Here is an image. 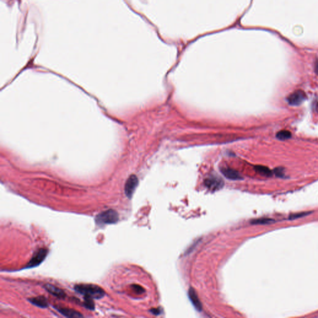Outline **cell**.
<instances>
[{
  "label": "cell",
  "instance_id": "cell-1",
  "mask_svg": "<svg viewBox=\"0 0 318 318\" xmlns=\"http://www.w3.org/2000/svg\"><path fill=\"white\" fill-rule=\"evenodd\" d=\"M74 290L83 295L84 298L100 299L105 295L104 291L99 286L93 284H79L74 286Z\"/></svg>",
  "mask_w": 318,
  "mask_h": 318
},
{
  "label": "cell",
  "instance_id": "cell-2",
  "mask_svg": "<svg viewBox=\"0 0 318 318\" xmlns=\"http://www.w3.org/2000/svg\"><path fill=\"white\" fill-rule=\"evenodd\" d=\"M119 220L118 213L114 209H110L98 214L95 218L96 224L99 226L114 224Z\"/></svg>",
  "mask_w": 318,
  "mask_h": 318
},
{
  "label": "cell",
  "instance_id": "cell-3",
  "mask_svg": "<svg viewBox=\"0 0 318 318\" xmlns=\"http://www.w3.org/2000/svg\"><path fill=\"white\" fill-rule=\"evenodd\" d=\"M47 254H48L47 249L43 248L39 249L34 254L31 259L28 263L25 268L31 269L39 265L45 260Z\"/></svg>",
  "mask_w": 318,
  "mask_h": 318
},
{
  "label": "cell",
  "instance_id": "cell-4",
  "mask_svg": "<svg viewBox=\"0 0 318 318\" xmlns=\"http://www.w3.org/2000/svg\"><path fill=\"white\" fill-rule=\"evenodd\" d=\"M138 183H139L138 179L134 175H131L127 180L125 184L124 191L126 195L129 198H131V197L133 196L138 185Z\"/></svg>",
  "mask_w": 318,
  "mask_h": 318
},
{
  "label": "cell",
  "instance_id": "cell-5",
  "mask_svg": "<svg viewBox=\"0 0 318 318\" xmlns=\"http://www.w3.org/2000/svg\"><path fill=\"white\" fill-rule=\"evenodd\" d=\"M306 99V94L304 91L297 90L292 93L287 99L288 103L291 106H298Z\"/></svg>",
  "mask_w": 318,
  "mask_h": 318
},
{
  "label": "cell",
  "instance_id": "cell-6",
  "mask_svg": "<svg viewBox=\"0 0 318 318\" xmlns=\"http://www.w3.org/2000/svg\"><path fill=\"white\" fill-rule=\"evenodd\" d=\"M204 184L207 188L211 190H217L221 189L223 185V180L218 177L210 176L204 180Z\"/></svg>",
  "mask_w": 318,
  "mask_h": 318
},
{
  "label": "cell",
  "instance_id": "cell-7",
  "mask_svg": "<svg viewBox=\"0 0 318 318\" xmlns=\"http://www.w3.org/2000/svg\"><path fill=\"white\" fill-rule=\"evenodd\" d=\"M188 296L192 305L195 308V309L198 311H201L202 310L201 303L198 296L196 292L191 287L189 288L188 290Z\"/></svg>",
  "mask_w": 318,
  "mask_h": 318
},
{
  "label": "cell",
  "instance_id": "cell-8",
  "mask_svg": "<svg viewBox=\"0 0 318 318\" xmlns=\"http://www.w3.org/2000/svg\"><path fill=\"white\" fill-rule=\"evenodd\" d=\"M44 288L49 293L58 298H64L66 296L65 293L62 290L52 285L46 284L44 285Z\"/></svg>",
  "mask_w": 318,
  "mask_h": 318
},
{
  "label": "cell",
  "instance_id": "cell-9",
  "mask_svg": "<svg viewBox=\"0 0 318 318\" xmlns=\"http://www.w3.org/2000/svg\"><path fill=\"white\" fill-rule=\"evenodd\" d=\"M222 174L224 176H225L227 179L232 180H239L242 179V177L240 174L233 169L229 168H223L221 170Z\"/></svg>",
  "mask_w": 318,
  "mask_h": 318
},
{
  "label": "cell",
  "instance_id": "cell-10",
  "mask_svg": "<svg viewBox=\"0 0 318 318\" xmlns=\"http://www.w3.org/2000/svg\"><path fill=\"white\" fill-rule=\"evenodd\" d=\"M55 309L62 315L67 318H80L83 317V315L73 310L64 308H55Z\"/></svg>",
  "mask_w": 318,
  "mask_h": 318
},
{
  "label": "cell",
  "instance_id": "cell-11",
  "mask_svg": "<svg viewBox=\"0 0 318 318\" xmlns=\"http://www.w3.org/2000/svg\"><path fill=\"white\" fill-rule=\"evenodd\" d=\"M30 303H31L33 305L41 308H45L48 306V302L46 300V298L43 296H39L35 298H32L28 300Z\"/></svg>",
  "mask_w": 318,
  "mask_h": 318
},
{
  "label": "cell",
  "instance_id": "cell-12",
  "mask_svg": "<svg viewBox=\"0 0 318 318\" xmlns=\"http://www.w3.org/2000/svg\"><path fill=\"white\" fill-rule=\"evenodd\" d=\"M274 223V220L271 218H259L250 221L252 225H268Z\"/></svg>",
  "mask_w": 318,
  "mask_h": 318
},
{
  "label": "cell",
  "instance_id": "cell-13",
  "mask_svg": "<svg viewBox=\"0 0 318 318\" xmlns=\"http://www.w3.org/2000/svg\"><path fill=\"white\" fill-rule=\"evenodd\" d=\"M255 170L257 172H258L259 174L264 176L266 177H270L272 175V172L267 167H263V166H257L255 167Z\"/></svg>",
  "mask_w": 318,
  "mask_h": 318
},
{
  "label": "cell",
  "instance_id": "cell-14",
  "mask_svg": "<svg viewBox=\"0 0 318 318\" xmlns=\"http://www.w3.org/2000/svg\"><path fill=\"white\" fill-rule=\"evenodd\" d=\"M276 137L280 140H286L291 136V134L288 131H281L276 134Z\"/></svg>",
  "mask_w": 318,
  "mask_h": 318
},
{
  "label": "cell",
  "instance_id": "cell-15",
  "mask_svg": "<svg viewBox=\"0 0 318 318\" xmlns=\"http://www.w3.org/2000/svg\"><path fill=\"white\" fill-rule=\"evenodd\" d=\"M85 298V302H84L85 307L90 310H94V304L93 302V299H91L90 298Z\"/></svg>",
  "mask_w": 318,
  "mask_h": 318
},
{
  "label": "cell",
  "instance_id": "cell-16",
  "mask_svg": "<svg viewBox=\"0 0 318 318\" xmlns=\"http://www.w3.org/2000/svg\"><path fill=\"white\" fill-rule=\"evenodd\" d=\"M308 215H309L308 212H303V213L291 215L290 216L289 218H290V220H295V219H298V218H300L301 217H304Z\"/></svg>",
  "mask_w": 318,
  "mask_h": 318
},
{
  "label": "cell",
  "instance_id": "cell-17",
  "mask_svg": "<svg viewBox=\"0 0 318 318\" xmlns=\"http://www.w3.org/2000/svg\"><path fill=\"white\" fill-rule=\"evenodd\" d=\"M132 287H133V289L137 293L140 294V293H143L145 291L144 289L139 285H132Z\"/></svg>",
  "mask_w": 318,
  "mask_h": 318
},
{
  "label": "cell",
  "instance_id": "cell-18",
  "mask_svg": "<svg viewBox=\"0 0 318 318\" xmlns=\"http://www.w3.org/2000/svg\"><path fill=\"white\" fill-rule=\"evenodd\" d=\"M151 313L155 315H159L160 314V311L159 309H152L150 310Z\"/></svg>",
  "mask_w": 318,
  "mask_h": 318
},
{
  "label": "cell",
  "instance_id": "cell-19",
  "mask_svg": "<svg viewBox=\"0 0 318 318\" xmlns=\"http://www.w3.org/2000/svg\"><path fill=\"white\" fill-rule=\"evenodd\" d=\"M313 108L315 110L318 111V98L313 102Z\"/></svg>",
  "mask_w": 318,
  "mask_h": 318
},
{
  "label": "cell",
  "instance_id": "cell-20",
  "mask_svg": "<svg viewBox=\"0 0 318 318\" xmlns=\"http://www.w3.org/2000/svg\"><path fill=\"white\" fill-rule=\"evenodd\" d=\"M316 73L318 74V60L317 63H316Z\"/></svg>",
  "mask_w": 318,
  "mask_h": 318
}]
</instances>
